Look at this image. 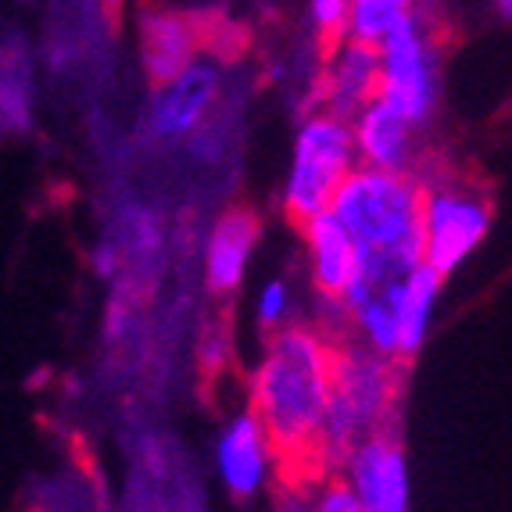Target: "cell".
<instances>
[{
  "instance_id": "cell-23",
  "label": "cell",
  "mask_w": 512,
  "mask_h": 512,
  "mask_svg": "<svg viewBox=\"0 0 512 512\" xmlns=\"http://www.w3.org/2000/svg\"><path fill=\"white\" fill-rule=\"evenodd\" d=\"M122 4H126V0H104V8H108V15H119Z\"/></svg>"
},
{
  "instance_id": "cell-2",
  "label": "cell",
  "mask_w": 512,
  "mask_h": 512,
  "mask_svg": "<svg viewBox=\"0 0 512 512\" xmlns=\"http://www.w3.org/2000/svg\"><path fill=\"white\" fill-rule=\"evenodd\" d=\"M419 176L355 165L326 212L341 222L362 258L423 262L419 248Z\"/></svg>"
},
{
  "instance_id": "cell-1",
  "label": "cell",
  "mask_w": 512,
  "mask_h": 512,
  "mask_svg": "<svg viewBox=\"0 0 512 512\" xmlns=\"http://www.w3.org/2000/svg\"><path fill=\"white\" fill-rule=\"evenodd\" d=\"M333 348L337 337L326 326L287 323L265 337L262 359L251 373L248 409L269 437L273 470L287 491H308L333 473L323 452Z\"/></svg>"
},
{
  "instance_id": "cell-18",
  "label": "cell",
  "mask_w": 512,
  "mask_h": 512,
  "mask_svg": "<svg viewBox=\"0 0 512 512\" xmlns=\"http://www.w3.org/2000/svg\"><path fill=\"white\" fill-rule=\"evenodd\" d=\"M301 512H366V509H362V502L355 498V491L344 484L341 473L333 470L308 487V498H305V505H301Z\"/></svg>"
},
{
  "instance_id": "cell-8",
  "label": "cell",
  "mask_w": 512,
  "mask_h": 512,
  "mask_svg": "<svg viewBox=\"0 0 512 512\" xmlns=\"http://www.w3.org/2000/svg\"><path fill=\"white\" fill-rule=\"evenodd\" d=\"M222 76L208 58H194L183 72L154 86L151 108H147V129L154 140H183L212 115L219 101Z\"/></svg>"
},
{
  "instance_id": "cell-25",
  "label": "cell",
  "mask_w": 512,
  "mask_h": 512,
  "mask_svg": "<svg viewBox=\"0 0 512 512\" xmlns=\"http://www.w3.org/2000/svg\"><path fill=\"white\" fill-rule=\"evenodd\" d=\"M36 512H43V509H36Z\"/></svg>"
},
{
  "instance_id": "cell-17",
  "label": "cell",
  "mask_w": 512,
  "mask_h": 512,
  "mask_svg": "<svg viewBox=\"0 0 512 512\" xmlns=\"http://www.w3.org/2000/svg\"><path fill=\"white\" fill-rule=\"evenodd\" d=\"M33 115V90H29V72L18 61V54H0V126L26 129Z\"/></svg>"
},
{
  "instance_id": "cell-13",
  "label": "cell",
  "mask_w": 512,
  "mask_h": 512,
  "mask_svg": "<svg viewBox=\"0 0 512 512\" xmlns=\"http://www.w3.org/2000/svg\"><path fill=\"white\" fill-rule=\"evenodd\" d=\"M258 233H262V222L248 205L226 208L212 222L205 240V287L215 298H230L244 283L258 248Z\"/></svg>"
},
{
  "instance_id": "cell-19",
  "label": "cell",
  "mask_w": 512,
  "mask_h": 512,
  "mask_svg": "<svg viewBox=\"0 0 512 512\" xmlns=\"http://www.w3.org/2000/svg\"><path fill=\"white\" fill-rule=\"evenodd\" d=\"M291 287L283 280H269L258 291V301H255V316H258V326H262L265 333H273L280 330V326L291 323Z\"/></svg>"
},
{
  "instance_id": "cell-10",
  "label": "cell",
  "mask_w": 512,
  "mask_h": 512,
  "mask_svg": "<svg viewBox=\"0 0 512 512\" xmlns=\"http://www.w3.org/2000/svg\"><path fill=\"white\" fill-rule=\"evenodd\" d=\"M419 129L405 119L402 111H394L380 97L351 119V140H355V158L359 165L380 172H419Z\"/></svg>"
},
{
  "instance_id": "cell-14",
  "label": "cell",
  "mask_w": 512,
  "mask_h": 512,
  "mask_svg": "<svg viewBox=\"0 0 512 512\" xmlns=\"http://www.w3.org/2000/svg\"><path fill=\"white\" fill-rule=\"evenodd\" d=\"M201 43H205V29L190 15L169 8H151L140 15V58L151 86H162L194 58H201Z\"/></svg>"
},
{
  "instance_id": "cell-16",
  "label": "cell",
  "mask_w": 512,
  "mask_h": 512,
  "mask_svg": "<svg viewBox=\"0 0 512 512\" xmlns=\"http://www.w3.org/2000/svg\"><path fill=\"white\" fill-rule=\"evenodd\" d=\"M419 11V0H348L344 40L380 47L394 29H402Z\"/></svg>"
},
{
  "instance_id": "cell-24",
  "label": "cell",
  "mask_w": 512,
  "mask_h": 512,
  "mask_svg": "<svg viewBox=\"0 0 512 512\" xmlns=\"http://www.w3.org/2000/svg\"><path fill=\"white\" fill-rule=\"evenodd\" d=\"M280 512H301V502H298V498H294V502H291V505H283Z\"/></svg>"
},
{
  "instance_id": "cell-11",
  "label": "cell",
  "mask_w": 512,
  "mask_h": 512,
  "mask_svg": "<svg viewBox=\"0 0 512 512\" xmlns=\"http://www.w3.org/2000/svg\"><path fill=\"white\" fill-rule=\"evenodd\" d=\"M380 90V58L376 47L341 40L323 54V79H319V108L337 119H355Z\"/></svg>"
},
{
  "instance_id": "cell-20",
  "label": "cell",
  "mask_w": 512,
  "mask_h": 512,
  "mask_svg": "<svg viewBox=\"0 0 512 512\" xmlns=\"http://www.w3.org/2000/svg\"><path fill=\"white\" fill-rule=\"evenodd\" d=\"M344 18H348V0H308V22L323 43V54L344 40Z\"/></svg>"
},
{
  "instance_id": "cell-7",
  "label": "cell",
  "mask_w": 512,
  "mask_h": 512,
  "mask_svg": "<svg viewBox=\"0 0 512 512\" xmlns=\"http://www.w3.org/2000/svg\"><path fill=\"white\" fill-rule=\"evenodd\" d=\"M337 473L366 512H409V459L398 441V427L373 430L351 444L337 462Z\"/></svg>"
},
{
  "instance_id": "cell-9",
  "label": "cell",
  "mask_w": 512,
  "mask_h": 512,
  "mask_svg": "<svg viewBox=\"0 0 512 512\" xmlns=\"http://www.w3.org/2000/svg\"><path fill=\"white\" fill-rule=\"evenodd\" d=\"M215 473L233 502H251L262 495L273 473V448L265 437L262 423L251 416V409L233 412L215 441Z\"/></svg>"
},
{
  "instance_id": "cell-3",
  "label": "cell",
  "mask_w": 512,
  "mask_h": 512,
  "mask_svg": "<svg viewBox=\"0 0 512 512\" xmlns=\"http://www.w3.org/2000/svg\"><path fill=\"white\" fill-rule=\"evenodd\" d=\"M398 398H402V366L384 355H373L362 344L337 337L323 416V452L333 470L355 441L373 430L398 427L394 419Z\"/></svg>"
},
{
  "instance_id": "cell-15",
  "label": "cell",
  "mask_w": 512,
  "mask_h": 512,
  "mask_svg": "<svg viewBox=\"0 0 512 512\" xmlns=\"http://www.w3.org/2000/svg\"><path fill=\"white\" fill-rule=\"evenodd\" d=\"M444 276L419 262L405 273L402 287H398V366L412 362L419 348L427 344L430 323H434V305L441 298Z\"/></svg>"
},
{
  "instance_id": "cell-22",
  "label": "cell",
  "mask_w": 512,
  "mask_h": 512,
  "mask_svg": "<svg viewBox=\"0 0 512 512\" xmlns=\"http://www.w3.org/2000/svg\"><path fill=\"white\" fill-rule=\"evenodd\" d=\"M491 4H495V11H498L502 18H509V15H512V0H491Z\"/></svg>"
},
{
  "instance_id": "cell-21",
  "label": "cell",
  "mask_w": 512,
  "mask_h": 512,
  "mask_svg": "<svg viewBox=\"0 0 512 512\" xmlns=\"http://www.w3.org/2000/svg\"><path fill=\"white\" fill-rule=\"evenodd\" d=\"M90 265H94V273L101 276V280H115V276L122 273V265H126V258H122L119 244L115 240H101L94 248V255H90Z\"/></svg>"
},
{
  "instance_id": "cell-12",
  "label": "cell",
  "mask_w": 512,
  "mask_h": 512,
  "mask_svg": "<svg viewBox=\"0 0 512 512\" xmlns=\"http://www.w3.org/2000/svg\"><path fill=\"white\" fill-rule=\"evenodd\" d=\"M298 230L301 240H305L312 291L319 294V301L330 312H337L344 291H348L355 273H359V248H355V240L344 233V226L330 212L312 215V219L301 222Z\"/></svg>"
},
{
  "instance_id": "cell-4",
  "label": "cell",
  "mask_w": 512,
  "mask_h": 512,
  "mask_svg": "<svg viewBox=\"0 0 512 512\" xmlns=\"http://www.w3.org/2000/svg\"><path fill=\"white\" fill-rule=\"evenodd\" d=\"M419 248L423 265L452 276L480 248L495 222V197L466 176H419Z\"/></svg>"
},
{
  "instance_id": "cell-5",
  "label": "cell",
  "mask_w": 512,
  "mask_h": 512,
  "mask_svg": "<svg viewBox=\"0 0 512 512\" xmlns=\"http://www.w3.org/2000/svg\"><path fill=\"white\" fill-rule=\"evenodd\" d=\"M355 165L359 158H355L351 122L337 119L323 108L305 115L294 133L291 165H287V180H283V215L294 226H301L312 215L326 212L337 187Z\"/></svg>"
},
{
  "instance_id": "cell-6",
  "label": "cell",
  "mask_w": 512,
  "mask_h": 512,
  "mask_svg": "<svg viewBox=\"0 0 512 512\" xmlns=\"http://www.w3.org/2000/svg\"><path fill=\"white\" fill-rule=\"evenodd\" d=\"M376 58H380L376 97L402 111L416 129L427 126L441 94V51H437V29L423 4L402 29H394L376 47Z\"/></svg>"
}]
</instances>
